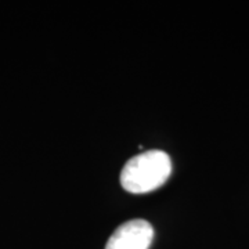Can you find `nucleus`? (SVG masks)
<instances>
[{"mask_svg":"<svg viewBox=\"0 0 249 249\" xmlns=\"http://www.w3.org/2000/svg\"><path fill=\"white\" fill-rule=\"evenodd\" d=\"M172 173V160L165 151L150 150L130 158L121 172V184L133 194L150 193L160 187Z\"/></svg>","mask_w":249,"mask_h":249,"instance_id":"nucleus-1","label":"nucleus"},{"mask_svg":"<svg viewBox=\"0 0 249 249\" xmlns=\"http://www.w3.org/2000/svg\"><path fill=\"white\" fill-rule=\"evenodd\" d=\"M154 238V229L142 219L121 224L109 237L106 249H148Z\"/></svg>","mask_w":249,"mask_h":249,"instance_id":"nucleus-2","label":"nucleus"}]
</instances>
